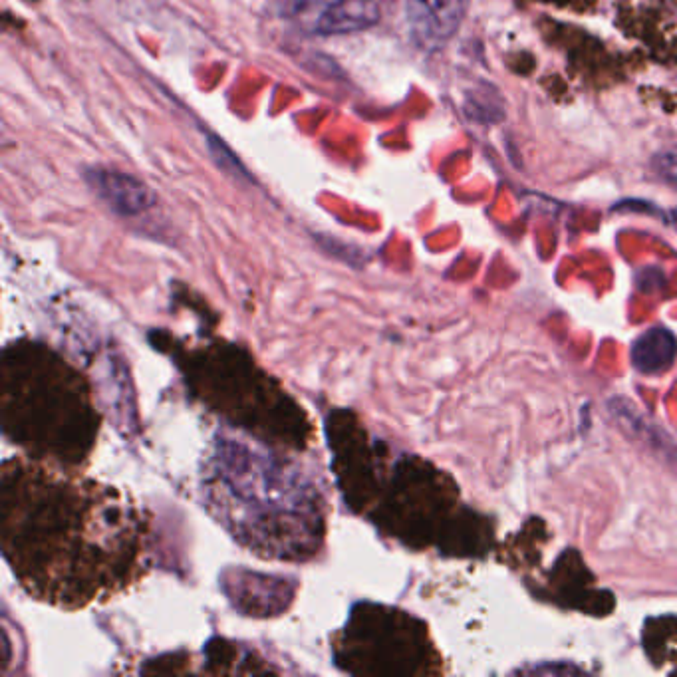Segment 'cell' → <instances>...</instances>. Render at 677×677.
I'll list each match as a JSON object with an SVG mask.
<instances>
[{
  "mask_svg": "<svg viewBox=\"0 0 677 677\" xmlns=\"http://www.w3.org/2000/svg\"><path fill=\"white\" fill-rule=\"evenodd\" d=\"M2 550L38 600L82 608L141 576L145 523L114 489L6 461Z\"/></svg>",
  "mask_w": 677,
  "mask_h": 677,
  "instance_id": "obj_1",
  "label": "cell"
},
{
  "mask_svg": "<svg viewBox=\"0 0 677 677\" xmlns=\"http://www.w3.org/2000/svg\"><path fill=\"white\" fill-rule=\"evenodd\" d=\"M221 525L259 556L308 560L326 535V501L298 465L259 443L219 435L203 479Z\"/></svg>",
  "mask_w": 677,
  "mask_h": 677,
  "instance_id": "obj_2",
  "label": "cell"
},
{
  "mask_svg": "<svg viewBox=\"0 0 677 677\" xmlns=\"http://www.w3.org/2000/svg\"><path fill=\"white\" fill-rule=\"evenodd\" d=\"M2 431L24 451L62 467L90 459L100 413L90 388L54 350L40 342H12L0 364Z\"/></svg>",
  "mask_w": 677,
  "mask_h": 677,
  "instance_id": "obj_3",
  "label": "cell"
},
{
  "mask_svg": "<svg viewBox=\"0 0 677 677\" xmlns=\"http://www.w3.org/2000/svg\"><path fill=\"white\" fill-rule=\"evenodd\" d=\"M189 388L211 409L278 445L304 449L312 425L304 409L241 348L219 342L187 354Z\"/></svg>",
  "mask_w": 677,
  "mask_h": 677,
  "instance_id": "obj_4",
  "label": "cell"
},
{
  "mask_svg": "<svg viewBox=\"0 0 677 677\" xmlns=\"http://www.w3.org/2000/svg\"><path fill=\"white\" fill-rule=\"evenodd\" d=\"M413 38L423 48H439L457 34L469 0H406Z\"/></svg>",
  "mask_w": 677,
  "mask_h": 677,
  "instance_id": "obj_5",
  "label": "cell"
},
{
  "mask_svg": "<svg viewBox=\"0 0 677 677\" xmlns=\"http://www.w3.org/2000/svg\"><path fill=\"white\" fill-rule=\"evenodd\" d=\"M88 185L120 215H137L155 205L153 189L130 173L94 167L86 173Z\"/></svg>",
  "mask_w": 677,
  "mask_h": 677,
  "instance_id": "obj_6",
  "label": "cell"
},
{
  "mask_svg": "<svg viewBox=\"0 0 677 677\" xmlns=\"http://www.w3.org/2000/svg\"><path fill=\"white\" fill-rule=\"evenodd\" d=\"M380 22L376 0H334L316 20V32L322 36H344L368 30Z\"/></svg>",
  "mask_w": 677,
  "mask_h": 677,
  "instance_id": "obj_7",
  "label": "cell"
},
{
  "mask_svg": "<svg viewBox=\"0 0 677 677\" xmlns=\"http://www.w3.org/2000/svg\"><path fill=\"white\" fill-rule=\"evenodd\" d=\"M677 354V338L664 326H652L632 344V366L644 376H656L672 368Z\"/></svg>",
  "mask_w": 677,
  "mask_h": 677,
  "instance_id": "obj_8",
  "label": "cell"
},
{
  "mask_svg": "<svg viewBox=\"0 0 677 677\" xmlns=\"http://www.w3.org/2000/svg\"><path fill=\"white\" fill-rule=\"evenodd\" d=\"M610 407H614L616 419H618L620 423H624L626 427H630V431H632L634 435H638L640 439H646L650 445L656 447V451L666 453L668 457L676 459L677 449L672 445L670 437L664 435V433H662V435H650V433H648V427L652 425V421H646V419H642V415L634 413V406H632L630 402L612 400V402H610Z\"/></svg>",
  "mask_w": 677,
  "mask_h": 677,
  "instance_id": "obj_9",
  "label": "cell"
},
{
  "mask_svg": "<svg viewBox=\"0 0 677 677\" xmlns=\"http://www.w3.org/2000/svg\"><path fill=\"white\" fill-rule=\"evenodd\" d=\"M209 151L211 157L215 159V163L225 171V173H233V175H243L247 177V171L243 169V165L239 163V159L229 151V147L217 139V137H209Z\"/></svg>",
  "mask_w": 677,
  "mask_h": 677,
  "instance_id": "obj_10",
  "label": "cell"
},
{
  "mask_svg": "<svg viewBox=\"0 0 677 677\" xmlns=\"http://www.w3.org/2000/svg\"><path fill=\"white\" fill-rule=\"evenodd\" d=\"M654 167H656L658 175H662V179L677 185V149L660 153L654 161Z\"/></svg>",
  "mask_w": 677,
  "mask_h": 677,
  "instance_id": "obj_11",
  "label": "cell"
},
{
  "mask_svg": "<svg viewBox=\"0 0 677 677\" xmlns=\"http://www.w3.org/2000/svg\"><path fill=\"white\" fill-rule=\"evenodd\" d=\"M674 221H676V225H677V211H676V213H674Z\"/></svg>",
  "mask_w": 677,
  "mask_h": 677,
  "instance_id": "obj_12",
  "label": "cell"
}]
</instances>
